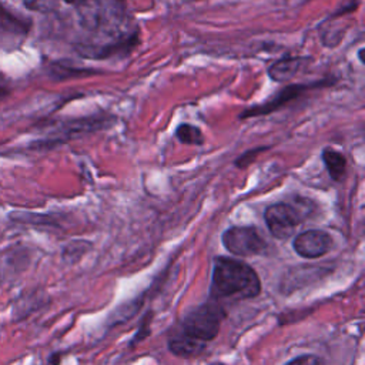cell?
<instances>
[{"label":"cell","mask_w":365,"mask_h":365,"mask_svg":"<svg viewBox=\"0 0 365 365\" xmlns=\"http://www.w3.org/2000/svg\"><path fill=\"white\" fill-rule=\"evenodd\" d=\"M264 150H267V147H258V148H255V150L245 151L241 157H238V158L235 160V165H237L238 168H245V167H248V165L257 158L258 153H261V151H264Z\"/></svg>","instance_id":"2e32d148"},{"label":"cell","mask_w":365,"mask_h":365,"mask_svg":"<svg viewBox=\"0 0 365 365\" xmlns=\"http://www.w3.org/2000/svg\"><path fill=\"white\" fill-rule=\"evenodd\" d=\"M210 365H227V364H224V362H212Z\"/></svg>","instance_id":"ffe728a7"},{"label":"cell","mask_w":365,"mask_h":365,"mask_svg":"<svg viewBox=\"0 0 365 365\" xmlns=\"http://www.w3.org/2000/svg\"><path fill=\"white\" fill-rule=\"evenodd\" d=\"M24 3L34 10H46L51 4V0H24Z\"/></svg>","instance_id":"e0dca14e"},{"label":"cell","mask_w":365,"mask_h":365,"mask_svg":"<svg viewBox=\"0 0 365 365\" xmlns=\"http://www.w3.org/2000/svg\"><path fill=\"white\" fill-rule=\"evenodd\" d=\"M285 365H327L325 361L318 356V355H312V354H304L299 356L292 358L291 361H288Z\"/></svg>","instance_id":"9a60e30c"},{"label":"cell","mask_w":365,"mask_h":365,"mask_svg":"<svg viewBox=\"0 0 365 365\" xmlns=\"http://www.w3.org/2000/svg\"><path fill=\"white\" fill-rule=\"evenodd\" d=\"M261 292V281L255 269L237 258L218 255L214 258L210 295L212 299H251Z\"/></svg>","instance_id":"6da1fadb"},{"label":"cell","mask_w":365,"mask_h":365,"mask_svg":"<svg viewBox=\"0 0 365 365\" xmlns=\"http://www.w3.org/2000/svg\"><path fill=\"white\" fill-rule=\"evenodd\" d=\"M332 247V237L324 230H308L298 234L292 241L294 251L305 259L324 257Z\"/></svg>","instance_id":"52a82bcc"},{"label":"cell","mask_w":365,"mask_h":365,"mask_svg":"<svg viewBox=\"0 0 365 365\" xmlns=\"http://www.w3.org/2000/svg\"><path fill=\"white\" fill-rule=\"evenodd\" d=\"M322 161L329 177L334 181H342L346 174V158L342 153L336 151L335 148L325 147L322 150Z\"/></svg>","instance_id":"8fae6325"},{"label":"cell","mask_w":365,"mask_h":365,"mask_svg":"<svg viewBox=\"0 0 365 365\" xmlns=\"http://www.w3.org/2000/svg\"><path fill=\"white\" fill-rule=\"evenodd\" d=\"M175 137L182 144L202 145V143H204L202 131L197 125H192V124H188V123H182L177 127Z\"/></svg>","instance_id":"7c38bea8"},{"label":"cell","mask_w":365,"mask_h":365,"mask_svg":"<svg viewBox=\"0 0 365 365\" xmlns=\"http://www.w3.org/2000/svg\"><path fill=\"white\" fill-rule=\"evenodd\" d=\"M63 1H66V3H68L71 6H74V7H78L84 0H63Z\"/></svg>","instance_id":"d6986e66"},{"label":"cell","mask_w":365,"mask_h":365,"mask_svg":"<svg viewBox=\"0 0 365 365\" xmlns=\"http://www.w3.org/2000/svg\"><path fill=\"white\" fill-rule=\"evenodd\" d=\"M308 57H282L274 61L268 67V76L277 83H285L294 78L305 66H308Z\"/></svg>","instance_id":"9c48e42d"},{"label":"cell","mask_w":365,"mask_h":365,"mask_svg":"<svg viewBox=\"0 0 365 365\" xmlns=\"http://www.w3.org/2000/svg\"><path fill=\"white\" fill-rule=\"evenodd\" d=\"M151 318H153V312L148 311L141 319H140V324L137 327V332L135 335L131 338L130 341V348L134 346L135 344H140L141 341H144L148 335H150V324H151Z\"/></svg>","instance_id":"5bb4252c"},{"label":"cell","mask_w":365,"mask_h":365,"mask_svg":"<svg viewBox=\"0 0 365 365\" xmlns=\"http://www.w3.org/2000/svg\"><path fill=\"white\" fill-rule=\"evenodd\" d=\"M332 81L329 80H324V81H314V83H302V84H291L287 86L284 88H281L275 96H272L268 101L259 104V106H254V107H248L245 108L238 118L244 120L248 117H257V115H267L269 113H274L277 110H279L281 107H284L285 104H288L289 101L298 98L299 96H302L304 93L312 90V88H318V87H324V86H329Z\"/></svg>","instance_id":"8992f818"},{"label":"cell","mask_w":365,"mask_h":365,"mask_svg":"<svg viewBox=\"0 0 365 365\" xmlns=\"http://www.w3.org/2000/svg\"><path fill=\"white\" fill-rule=\"evenodd\" d=\"M224 318V308L214 301H208L194 307L182 317L181 332L207 344L218 335Z\"/></svg>","instance_id":"3957f363"},{"label":"cell","mask_w":365,"mask_h":365,"mask_svg":"<svg viewBox=\"0 0 365 365\" xmlns=\"http://www.w3.org/2000/svg\"><path fill=\"white\" fill-rule=\"evenodd\" d=\"M264 220L272 237L277 240H287L295 232L297 227L302 221V217L295 205L287 202H275L267 207Z\"/></svg>","instance_id":"5b68a950"},{"label":"cell","mask_w":365,"mask_h":365,"mask_svg":"<svg viewBox=\"0 0 365 365\" xmlns=\"http://www.w3.org/2000/svg\"><path fill=\"white\" fill-rule=\"evenodd\" d=\"M207 348L205 342L194 339L185 334L175 335L168 339V351L180 358H195L200 356Z\"/></svg>","instance_id":"30bf717a"},{"label":"cell","mask_w":365,"mask_h":365,"mask_svg":"<svg viewBox=\"0 0 365 365\" xmlns=\"http://www.w3.org/2000/svg\"><path fill=\"white\" fill-rule=\"evenodd\" d=\"M81 26L97 37L125 40L138 36V29L127 31V11L124 0H84L78 7Z\"/></svg>","instance_id":"7a4b0ae2"},{"label":"cell","mask_w":365,"mask_h":365,"mask_svg":"<svg viewBox=\"0 0 365 365\" xmlns=\"http://www.w3.org/2000/svg\"><path fill=\"white\" fill-rule=\"evenodd\" d=\"M222 245L237 257L259 255L267 250V241L252 225H234L221 235Z\"/></svg>","instance_id":"277c9868"},{"label":"cell","mask_w":365,"mask_h":365,"mask_svg":"<svg viewBox=\"0 0 365 365\" xmlns=\"http://www.w3.org/2000/svg\"><path fill=\"white\" fill-rule=\"evenodd\" d=\"M329 269H322L319 267H298L292 268L287 274L282 275L279 282V291L282 294H291L295 289L304 288L311 282H315L322 275H327Z\"/></svg>","instance_id":"ba28073f"},{"label":"cell","mask_w":365,"mask_h":365,"mask_svg":"<svg viewBox=\"0 0 365 365\" xmlns=\"http://www.w3.org/2000/svg\"><path fill=\"white\" fill-rule=\"evenodd\" d=\"M0 26H3L6 30H11L14 33H26L29 30V24L23 20L11 14L9 10L3 9L0 6Z\"/></svg>","instance_id":"4fadbf2b"},{"label":"cell","mask_w":365,"mask_h":365,"mask_svg":"<svg viewBox=\"0 0 365 365\" xmlns=\"http://www.w3.org/2000/svg\"><path fill=\"white\" fill-rule=\"evenodd\" d=\"M61 358H63L61 352H53L48 356V359H47V365H60L61 364Z\"/></svg>","instance_id":"ac0fdd59"},{"label":"cell","mask_w":365,"mask_h":365,"mask_svg":"<svg viewBox=\"0 0 365 365\" xmlns=\"http://www.w3.org/2000/svg\"><path fill=\"white\" fill-rule=\"evenodd\" d=\"M0 282H1V272H0Z\"/></svg>","instance_id":"44dd1931"}]
</instances>
